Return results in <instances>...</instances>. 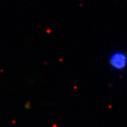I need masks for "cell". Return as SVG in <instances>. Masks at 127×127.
I'll return each mask as SVG.
<instances>
[{
  "mask_svg": "<svg viewBox=\"0 0 127 127\" xmlns=\"http://www.w3.org/2000/svg\"><path fill=\"white\" fill-rule=\"evenodd\" d=\"M109 67L115 72H123L127 68V53L124 50H115L108 58Z\"/></svg>",
  "mask_w": 127,
  "mask_h": 127,
  "instance_id": "cell-1",
  "label": "cell"
}]
</instances>
